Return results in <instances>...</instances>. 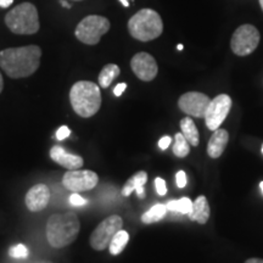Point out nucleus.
Masks as SVG:
<instances>
[{"instance_id":"nucleus-1","label":"nucleus","mask_w":263,"mask_h":263,"mask_svg":"<svg viewBox=\"0 0 263 263\" xmlns=\"http://www.w3.org/2000/svg\"><path fill=\"white\" fill-rule=\"evenodd\" d=\"M42 49L38 45L9 48L0 51V67L10 78L29 77L41 65Z\"/></svg>"},{"instance_id":"nucleus-2","label":"nucleus","mask_w":263,"mask_h":263,"mask_svg":"<svg viewBox=\"0 0 263 263\" xmlns=\"http://www.w3.org/2000/svg\"><path fill=\"white\" fill-rule=\"evenodd\" d=\"M80 230L81 223L76 213H55L47 222L48 242L55 249L65 248L77 239Z\"/></svg>"},{"instance_id":"nucleus-3","label":"nucleus","mask_w":263,"mask_h":263,"mask_svg":"<svg viewBox=\"0 0 263 263\" xmlns=\"http://www.w3.org/2000/svg\"><path fill=\"white\" fill-rule=\"evenodd\" d=\"M72 108L78 116L89 118L100 110L101 93L100 88L93 82L80 81L73 84L70 91Z\"/></svg>"},{"instance_id":"nucleus-4","label":"nucleus","mask_w":263,"mask_h":263,"mask_svg":"<svg viewBox=\"0 0 263 263\" xmlns=\"http://www.w3.org/2000/svg\"><path fill=\"white\" fill-rule=\"evenodd\" d=\"M128 31L137 41L150 42L162 34V18L155 10L141 9L130 17L128 22Z\"/></svg>"},{"instance_id":"nucleus-5","label":"nucleus","mask_w":263,"mask_h":263,"mask_svg":"<svg viewBox=\"0 0 263 263\" xmlns=\"http://www.w3.org/2000/svg\"><path fill=\"white\" fill-rule=\"evenodd\" d=\"M5 24L15 34H34L39 31L38 10L31 3H22L6 14Z\"/></svg>"},{"instance_id":"nucleus-6","label":"nucleus","mask_w":263,"mask_h":263,"mask_svg":"<svg viewBox=\"0 0 263 263\" xmlns=\"http://www.w3.org/2000/svg\"><path fill=\"white\" fill-rule=\"evenodd\" d=\"M110 29V21L104 16L89 15L84 17L76 28L77 39L87 45H97L101 37Z\"/></svg>"},{"instance_id":"nucleus-7","label":"nucleus","mask_w":263,"mask_h":263,"mask_svg":"<svg viewBox=\"0 0 263 263\" xmlns=\"http://www.w3.org/2000/svg\"><path fill=\"white\" fill-rule=\"evenodd\" d=\"M258 29L252 25H242L236 28L230 41V48L238 57H248L256 50L259 43Z\"/></svg>"},{"instance_id":"nucleus-8","label":"nucleus","mask_w":263,"mask_h":263,"mask_svg":"<svg viewBox=\"0 0 263 263\" xmlns=\"http://www.w3.org/2000/svg\"><path fill=\"white\" fill-rule=\"evenodd\" d=\"M122 227L123 221L120 216L112 215L105 218L91 233L89 239L90 246L97 251H103V250L108 248L115 234L118 230L122 229Z\"/></svg>"},{"instance_id":"nucleus-9","label":"nucleus","mask_w":263,"mask_h":263,"mask_svg":"<svg viewBox=\"0 0 263 263\" xmlns=\"http://www.w3.org/2000/svg\"><path fill=\"white\" fill-rule=\"evenodd\" d=\"M98 174L88 170H68L62 178L65 188L73 193L91 190L98 185Z\"/></svg>"},{"instance_id":"nucleus-10","label":"nucleus","mask_w":263,"mask_h":263,"mask_svg":"<svg viewBox=\"0 0 263 263\" xmlns=\"http://www.w3.org/2000/svg\"><path fill=\"white\" fill-rule=\"evenodd\" d=\"M230 107H232V99L229 95L221 94L215 99H211L205 117H203L207 128L212 132L218 129L228 116Z\"/></svg>"},{"instance_id":"nucleus-11","label":"nucleus","mask_w":263,"mask_h":263,"mask_svg":"<svg viewBox=\"0 0 263 263\" xmlns=\"http://www.w3.org/2000/svg\"><path fill=\"white\" fill-rule=\"evenodd\" d=\"M210 101H211V99L206 94L199 93V91H188L179 98L178 106L180 111L189 115V116L202 118L205 117Z\"/></svg>"},{"instance_id":"nucleus-12","label":"nucleus","mask_w":263,"mask_h":263,"mask_svg":"<svg viewBox=\"0 0 263 263\" xmlns=\"http://www.w3.org/2000/svg\"><path fill=\"white\" fill-rule=\"evenodd\" d=\"M130 67L134 74L144 82L153 81L159 72V66L155 59L144 51L134 55L130 61Z\"/></svg>"},{"instance_id":"nucleus-13","label":"nucleus","mask_w":263,"mask_h":263,"mask_svg":"<svg viewBox=\"0 0 263 263\" xmlns=\"http://www.w3.org/2000/svg\"><path fill=\"white\" fill-rule=\"evenodd\" d=\"M49 201H50V190L45 184H37L26 194V206L31 212H39L44 210Z\"/></svg>"},{"instance_id":"nucleus-14","label":"nucleus","mask_w":263,"mask_h":263,"mask_svg":"<svg viewBox=\"0 0 263 263\" xmlns=\"http://www.w3.org/2000/svg\"><path fill=\"white\" fill-rule=\"evenodd\" d=\"M50 157L54 162H57L67 170H78L84 163L83 157L67 153L61 146H52L50 150Z\"/></svg>"},{"instance_id":"nucleus-15","label":"nucleus","mask_w":263,"mask_h":263,"mask_svg":"<svg viewBox=\"0 0 263 263\" xmlns=\"http://www.w3.org/2000/svg\"><path fill=\"white\" fill-rule=\"evenodd\" d=\"M229 140V133L226 129L218 128L213 132L207 144V154L211 159H218L224 153Z\"/></svg>"},{"instance_id":"nucleus-16","label":"nucleus","mask_w":263,"mask_h":263,"mask_svg":"<svg viewBox=\"0 0 263 263\" xmlns=\"http://www.w3.org/2000/svg\"><path fill=\"white\" fill-rule=\"evenodd\" d=\"M210 213H211V210H210L209 201L205 196L200 195L193 202V207L188 213V217L190 221L197 222L199 224H206L210 218Z\"/></svg>"},{"instance_id":"nucleus-17","label":"nucleus","mask_w":263,"mask_h":263,"mask_svg":"<svg viewBox=\"0 0 263 263\" xmlns=\"http://www.w3.org/2000/svg\"><path fill=\"white\" fill-rule=\"evenodd\" d=\"M180 129H182L183 136L188 140V143L193 146H199L200 144V137L199 130L194 123V121L190 117H184L180 121Z\"/></svg>"},{"instance_id":"nucleus-18","label":"nucleus","mask_w":263,"mask_h":263,"mask_svg":"<svg viewBox=\"0 0 263 263\" xmlns=\"http://www.w3.org/2000/svg\"><path fill=\"white\" fill-rule=\"evenodd\" d=\"M147 182V173L144 172V171H140V172H138L134 174V176H132L129 179L127 180V183L124 184L123 188H122V196L127 197L129 196L132 192H134V190H137L138 188H140V186H144Z\"/></svg>"},{"instance_id":"nucleus-19","label":"nucleus","mask_w":263,"mask_h":263,"mask_svg":"<svg viewBox=\"0 0 263 263\" xmlns=\"http://www.w3.org/2000/svg\"><path fill=\"white\" fill-rule=\"evenodd\" d=\"M121 73V70L120 67H118L117 65L115 64H108L105 66V67L101 70L100 74H99V85H100L101 88H106L110 87V84L112 83L115 78H117L118 76Z\"/></svg>"},{"instance_id":"nucleus-20","label":"nucleus","mask_w":263,"mask_h":263,"mask_svg":"<svg viewBox=\"0 0 263 263\" xmlns=\"http://www.w3.org/2000/svg\"><path fill=\"white\" fill-rule=\"evenodd\" d=\"M128 241H129V234L123 229L118 230L116 234H115L112 240L110 241V245H108L110 254L114 256L120 255L127 246Z\"/></svg>"},{"instance_id":"nucleus-21","label":"nucleus","mask_w":263,"mask_h":263,"mask_svg":"<svg viewBox=\"0 0 263 263\" xmlns=\"http://www.w3.org/2000/svg\"><path fill=\"white\" fill-rule=\"evenodd\" d=\"M167 213V207L166 205H162V203H156L154 205L149 211L143 213L141 216V222L145 223V224H151V223L159 222L161 219L166 216Z\"/></svg>"},{"instance_id":"nucleus-22","label":"nucleus","mask_w":263,"mask_h":263,"mask_svg":"<svg viewBox=\"0 0 263 263\" xmlns=\"http://www.w3.org/2000/svg\"><path fill=\"white\" fill-rule=\"evenodd\" d=\"M190 153V144L188 140L185 139V137L183 136V133H177L174 136V144H173V154L179 159L188 156Z\"/></svg>"},{"instance_id":"nucleus-23","label":"nucleus","mask_w":263,"mask_h":263,"mask_svg":"<svg viewBox=\"0 0 263 263\" xmlns=\"http://www.w3.org/2000/svg\"><path fill=\"white\" fill-rule=\"evenodd\" d=\"M166 207L170 211L182 213V215H188L193 207V201L189 197H182L179 200H172V201L167 202Z\"/></svg>"},{"instance_id":"nucleus-24","label":"nucleus","mask_w":263,"mask_h":263,"mask_svg":"<svg viewBox=\"0 0 263 263\" xmlns=\"http://www.w3.org/2000/svg\"><path fill=\"white\" fill-rule=\"evenodd\" d=\"M9 255L11 256L12 258H27L29 255V250L27 249V246H25L24 244H18L12 246V248L9 250Z\"/></svg>"},{"instance_id":"nucleus-25","label":"nucleus","mask_w":263,"mask_h":263,"mask_svg":"<svg viewBox=\"0 0 263 263\" xmlns=\"http://www.w3.org/2000/svg\"><path fill=\"white\" fill-rule=\"evenodd\" d=\"M155 186H156V192L160 196L166 195V194H167V185H166V182H164L162 178L157 177V178L155 179Z\"/></svg>"},{"instance_id":"nucleus-26","label":"nucleus","mask_w":263,"mask_h":263,"mask_svg":"<svg viewBox=\"0 0 263 263\" xmlns=\"http://www.w3.org/2000/svg\"><path fill=\"white\" fill-rule=\"evenodd\" d=\"M176 182H177V186L178 188H185L186 183H188V178H186V174L184 171H179L176 176Z\"/></svg>"},{"instance_id":"nucleus-27","label":"nucleus","mask_w":263,"mask_h":263,"mask_svg":"<svg viewBox=\"0 0 263 263\" xmlns=\"http://www.w3.org/2000/svg\"><path fill=\"white\" fill-rule=\"evenodd\" d=\"M70 203L73 206H84L87 203V200L81 195H78V193H73L70 196Z\"/></svg>"},{"instance_id":"nucleus-28","label":"nucleus","mask_w":263,"mask_h":263,"mask_svg":"<svg viewBox=\"0 0 263 263\" xmlns=\"http://www.w3.org/2000/svg\"><path fill=\"white\" fill-rule=\"evenodd\" d=\"M70 134H71L70 128H68L67 126H61L57 132V139L58 140H64L68 136H70Z\"/></svg>"},{"instance_id":"nucleus-29","label":"nucleus","mask_w":263,"mask_h":263,"mask_svg":"<svg viewBox=\"0 0 263 263\" xmlns=\"http://www.w3.org/2000/svg\"><path fill=\"white\" fill-rule=\"evenodd\" d=\"M171 143H172V139H171V137H168V136L162 137L159 140V147L161 150H166L167 147L171 145Z\"/></svg>"},{"instance_id":"nucleus-30","label":"nucleus","mask_w":263,"mask_h":263,"mask_svg":"<svg viewBox=\"0 0 263 263\" xmlns=\"http://www.w3.org/2000/svg\"><path fill=\"white\" fill-rule=\"evenodd\" d=\"M126 89H127V84L126 83H120V84H117L116 87H115L114 94L116 95V97H121V95L123 94V91Z\"/></svg>"},{"instance_id":"nucleus-31","label":"nucleus","mask_w":263,"mask_h":263,"mask_svg":"<svg viewBox=\"0 0 263 263\" xmlns=\"http://www.w3.org/2000/svg\"><path fill=\"white\" fill-rule=\"evenodd\" d=\"M14 0H0V8L3 9H8L9 6L12 5Z\"/></svg>"},{"instance_id":"nucleus-32","label":"nucleus","mask_w":263,"mask_h":263,"mask_svg":"<svg viewBox=\"0 0 263 263\" xmlns=\"http://www.w3.org/2000/svg\"><path fill=\"white\" fill-rule=\"evenodd\" d=\"M136 192H137L138 196H139L140 199H143V197L145 196V190H144V186H140V188H138Z\"/></svg>"},{"instance_id":"nucleus-33","label":"nucleus","mask_w":263,"mask_h":263,"mask_svg":"<svg viewBox=\"0 0 263 263\" xmlns=\"http://www.w3.org/2000/svg\"><path fill=\"white\" fill-rule=\"evenodd\" d=\"M245 263H263V258H257V257L249 258Z\"/></svg>"},{"instance_id":"nucleus-34","label":"nucleus","mask_w":263,"mask_h":263,"mask_svg":"<svg viewBox=\"0 0 263 263\" xmlns=\"http://www.w3.org/2000/svg\"><path fill=\"white\" fill-rule=\"evenodd\" d=\"M60 4L64 6V8H67V9L71 8V4H68V3L65 2V0H60Z\"/></svg>"},{"instance_id":"nucleus-35","label":"nucleus","mask_w":263,"mask_h":263,"mask_svg":"<svg viewBox=\"0 0 263 263\" xmlns=\"http://www.w3.org/2000/svg\"><path fill=\"white\" fill-rule=\"evenodd\" d=\"M3 88H4V81H3V76L0 73V93L3 91Z\"/></svg>"},{"instance_id":"nucleus-36","label":"nucleus","mask_w":263,"mask_h":263,"mask_svg":"<svg viewBox=\"0 0 263 263\" xmlns=\"http://www.w3.org/2000/svg\"><path fill=\"white\" fill-rule=\"evenodd\" d=\"M121 3H122L123 6H126V8H128L129 6V0H120Z\"/></svg>"},{"instance_id":"nucleus-37","label":"nucleus","mask_w":263,"mask_h":263,"mask_svg":"<svg viewBox=\"0 0 263 263\" xmlns=\"http://www.w3.org/2000/svg\"><path fill=\"white\" fill-rule=\"evenodd\" d=\"M177 49H178V50H183V45L182 44H178V47H177Z\"/></svg>"},{"instance_id":"nucleus-38","label":"nucleus","mask_w":263,"mask_h":263,"mask_svg":"<svg viewBox=\"0 0 263 263\" xmlns=\"http://www.w3.org/2000/svg\"><path fill=\"white\" fill-rule=\"evenodd\" d=\"M259 188H261V192H262V194H263V182L259 183Z\"/></svg>"},{"instance_id":"nucleus-39","label":"nucleus","mask_w":263,"mask_h":263,"mask_svg":"<svg viewBox=\"0 0 263 263\" xmlns=\"http://www.w3.org/2000/svg\"><path fill=\"white\" fill-rule=\"evenodd\" d=\"M259 5H261V9L263 10V0H259Z\"/></svg>"},{"instance_id":"nucleus-40","label":"nucleus","mask_w":263,"mask_h":263,"mask_svg":"<svg viewBox=\"0 0 263 263\" xmlns=\"http://www.w3.org/2000/svg\"><path fill=\"white\" fill-rule=\"evenodd\" d=\"M74 2H82V0H74Z\"/></svg>"},{"instance_id":"nucleus-41","label":"nucleus","mask_w":263,"mask_h":263,"mask_svg":"<svg viewBox=\"0 0 263 263\" xmlns=\"http://www.w3.org/2000/svg\"><path fill=\"white\" fill-rule=\"evenodd\" d=\"M262 154H263V145H262Z\"/></svg>"}]
</instances>
